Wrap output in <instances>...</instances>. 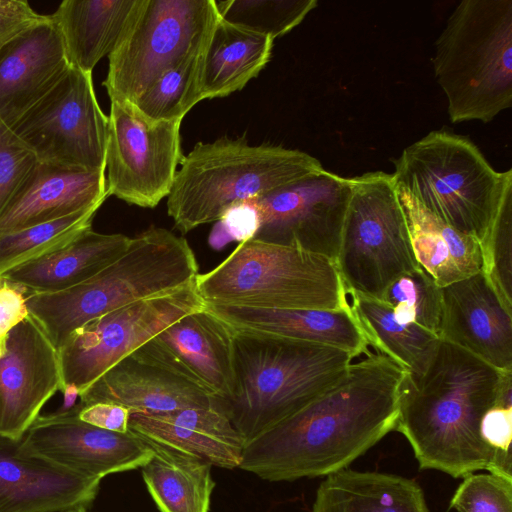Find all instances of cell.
Wrapping results in <instances>:
<instances>
[{
  "instance_id": "obj_33",
  "label": "cell",
  "mask_w": 512,
  "mask_h": 512,
  "mask_svg": "<svg viewBox=\"0 0 512 512\" xmlns=\"http://www.w3.org/2000/svg\"><path fill=\"white\" fill-rule=\"evenodd\" d=\"M199 56L189 57L161 74L130 103L134 111L150 122L182 121L201 101L198 91Z\"/></svg>"
},
{
  "instance_id": "obj_18",
  "label": "cell",
  "mask_w": 512,
  "mask_h": 512,
  "mask_svg": "<svg viewBox=\"0 0 512 512\" xmlns=\"http://www.w3.org/2000/svg\"><path fill=\"white\" fill-rule=\"evenodd\" d=\"M439 339L502 372L512 371V312L479 272L441 288Z\"/></svg>"
},
{
  "instance_id": "obj_20",
  "label": "cell",
  "mask_w": 512,
  "mask_h": 512,
  "mask_svg": "<svg viewBox=\"0 0 512 512\" xmlns=\"http://www.w3.org/2000/svg\"><path fill=\"white\" fill-rule=\"evenodd\" d=\"M71 67L50 15L0 50V120L12 128Z\"/></svg>"
},
{
  "instance_id": "obj_1",
  "label": "cell",
  "mask_w": 512,
  "mask_h": 512,
  "mask_svg": "<svg viewBox=\"0 0 512 512\" xmlns=\"http://www.w3.org/2000/svg\"><path fill=\"white\" fill-rule=\"evenodd\" d=\"M406 373L389 357L370 352L308 405L245 445L239 468L268 481L347 468L394 430Z\"/></svg>"
},
{
  "instance_id": "obj_13",
  "label": "cell",
  "mask_w": 512,
  "mask_h": 512,
  "mask_svg": "<svg viewBox=\"0 0 512 512\" xmlns=\"http://www.w3.org/2000/svg\"><path fill=\"white\" fill-rule=\"evenodd\" d=\"M182 121L150 122L129 103L111 102L105 174L108 195L142 208L168 197L181 148Z\"/></svg>"
},
{
  "instance_id": "obj_19",
  "label": "cell",
  "mask_w": 512,
  "mask_h": 512,
  "mask_svg": "<svg viewBox=\"0 0 512 512\" xmlns=\"http://www.w3.org/2000/svg\"><path fill=\"white\" fill-rule=\"evenodd\" d=\"M20 441L0 435V512H63L92 504L101 479L25 453Z\"/></svg>"
},
{
  "instance_id": "obj_21",
  "label": "cell",
  "mask_w": 512,
  "mask_h": 512,
  "mask_svg": "<svg viewBox=\"0 0 512 512\" xmlns=\"http://www.w3.org/2000/svg\"><path fill=\"white\" fill-rule=\"evenodd\" d=\"M81 406L109 402L130 413L159 414L223 403L199 385L132 352L80 395Z\"/></svg>"
},
{
  "instance_id": "obj_7",
  "label": "cell",
  "mask_w": 512,
  "mask_h": 512,
  "mask_svg": "<svg viewBox=\"0 0 512 512\" xmlns=\"http://www.w3.org/2000/svg\"><path fill=\"white\" fill-rule=\"evenodd\" d=\"M395 188L480 243L505 198L512 169L496 171L468 138L432 131L394 160Z\"/></svg>"
},
{
  "instance_id": "obj_37",
  "label": "cell",
  "mask_w": 512,
  "mask_h": 512,
  "mask_svg": "<svg viewBox=\"0 0 512 512\" xmlns=\"http://www.w3.org/2000/svg\"><path fill=\"white\" fill-rule=\"evenodd\" d=\"M457 512H512V480L493 473L464 477L451 501Z\"/></svg>"
},
{
  "instance_id": "obj_36",
  "label": "cell",
  "mask_w": 512,
  "mask_h": 512,
  "mask_svg": "<svg viewBox=\"0 0 512 512\" xmlns=\"http://www.w3.org/2000/svg\"><path fill=\"white\" fill-rule=\"evenodd\" d=\"M480 245L482 273L512 312V194L505 198Z\"/></svg>"
},
{
  "instance_id": "obj_43",
  "label": "cell",
  "mask_w": 512,
  "mask_h": 512,
  "mask_svg": "<svg viewBox=\"0 0 512 512\" xmlns=\"http://www.w3.org/2000/svg\"><path fill=\"white\" fill-rule=\"evenodd\" d=\"M63 512H90V511L88 510V507L79 506V507L68 509V510L63 511Z\"/></svg>"
},
{
  "instance_id": "obj_32",
  "label": "cell",
  "mask_w": 512,
  "mask_h": 512,
  "mask_svg": "<svg viewBox=\"0 0 512 512\" xmlns=\"http://www.w3.org/2000/svg\"><path fill=\"white\" fill-rule=\"evenodd\" d=\"M98 208L18 231L0 234V276L9 270L49 254L92 227Z\"/></svg>"
},
{
  "instance_id": "obj_23",
  "label": "cell",
  "mask_w": 512,
  "mask_h": 512,
  "mask_svg": "<svg viewBox=\"0 0 512 512\" xmlns=\"http://www.w3.org/2000/svg\"><path fill=\"white\" fill-rule=\"evenodd\" d=\"M129 430L201 457L212 466L234 469L239 468L242 460L244 443L230 421L224 402L159 414L130 413Z\"/></svg>"
},
{
  "instance_id": "obj_26",
  "label": "cell",
  "mask_w": 512,
  "mask_h": 512,
  "mask_svg": "<svg viewBox=\"0 0 512 512\" xmlns=\"http://www.w3.org/2000/svg\"><path fill=\"white\" fill-rule=\"evenodd\" d=\"M273 42L218 16L199 56L200 100L226 97L243 89L268 64Z\"/></svg>"
},
{
  "instance_id": "obj_34",
  "label": "cell",
  "mask_w": 512,
  "mask_h": 512,
  "mask_svg": "<svg viewBox=\"0 0 512 512\" xmlns=\"http://www.w3.org/2000/svg\"><path fill=\"white\" fill-rule=\"evenodd\" d=\"M379 300L391 307L399 322L420 326L439 338L441 287L420 265L396 278Z\"/></svg>"
},
{
  "instance_id": "obj_42",
  "label": "cell",
  "mask_w": 512,
  "mask_h": 512,
  "mask_svg": "<svg viewBox=\"0 0 512 512\" xmlns=\"http://www.w3.org/2000/svg\"><path fill=\"white\" fill-rule=\"evenodd\" d=\"M78 418L95 427L125 433L129 431L130 411L115 403L97 402L85 406L77 404Z\"/></svg>"
},
{
  "instance_id": "obj_31",
  "label": "cell",
  "mask_w": 512,
  "mask_h": 512,
  "mask_svg": "<svg viewBox=\"0 0 512 512\" xmlns=\"http://www.w3.org/2000/svg\"><path fill=\"white\" fill-rule=\"evenodd\" d=\"M349 295L352 298L351 309L369 345L407 373L421 374L440 339L420 326L399 322L391 307L379 299Z\"/></svg>"
},
{
  "instance_id": "obj_5",
  "label": "cell",
  "mask_w": 512,
  "mask_h": 512,
  "mask_svg": "<svg viewBox=\"0 0 512 512\" xmlns=\"http://www.w3.org/2000/svg\"><path fill=\"white\" fill-rule=\"evenodd\" d=\"M310 154L245 137L197 143L184 156L167 197L174 226L186 234L216 222L238 202L266 195L323 170Z\"/></svg>"
},
{
  "instance_id": "obj_12",
  "label": "cell",
  "mask_w": 512,
  "mask_h": 512,
  "mask_svg": "<svg viewBox=\"0 0 512 512\" xmlns=\"http://www.w3.org/2000/svg\"><path fill=\"white\" fill-rule=\"evenodd\" d=\"M204 307L194 281L90 320L72 332L58 350L63 386H75L80 395L163 329Z\"/></svg>"
},
{
  "instance_id": "obj_8",
  "label": "cell",
  "mask_w": 512,
  "mask_h": 512,
  "mask_svg": "<svg viewBox=\"0 0 512 512\" xmlns=\"http://www.w3.org/2000/svg\"><path fill=\"white\" fill-rule=\"evenodd\" d=\"M195 287L211 305L262 310L349 309L334 260L295 246L251 238L239 243Z\"/></svg>"
},
{
  "instance_id": "obj_11",
  "label": "cell",
  "mask_w": 512,
  "mask_h": 512,
  "mask_svg": "<svg viewBox=\"0 0 512 512\" xmlns=\"http://www.w3.org/2000/svg\"><path fill=\"white\" fill-rule=\"evenodd\" d=\"M11 129L39 163L105 170L108 116L97 101L92 73L71 66Z\"/></svg>"
},
{
  "instance_id": "obj_35",
  "label": "cell",
  "mask_w": 512,
  "mask_h": 512,
  "mask_svg": "<svg viewBox=\"0 0 512 512\" xmlns=\"http://www.w3.org/2000/svg\"><path fill=\"white\" fill-rule=\"evenodd\" d=\"M219 17L233 25L275 40L299 25L316 0H221Z\"/></svg>"
},
{
  "instance_id": "obj_27",
  "label": "cell",
  "mask_w": 512,
  "mask_h": 512,
  "mask_svg": "<svg viewBox=\"0 0 512 512\" xmlns=\"http://www.w3.org/2000/svg\"><path fill=\"white\" fill-rule=\"evenodd\" d=\"M131 237L88 228L65 246L9 270L5 276L29 293H53L86 281L116 259Z\"/></svg>"
},
{
  "instance_id": "obj_15",
  "label": "cell",
  "mask_w": 512,
  "mask_h": 512,
  "mask_svg": "<svg viewBox=\"0 0 512 512\" xmlns=\"http://www.w3.org/2000/svg\"><path fill=\"white\" fill-rule=\"evenodd\" d=\"M20 449L99 479L141 468L152 456L148 441L131 430L113 432L81 421L77 404L64 412L39 415L22 437Z\"/></svg>"
},
{
  "instance_id": "obj_6",
  "label": "cell",
  "mask_w": 512,
  "mask_h": 512,
  "mask_svg": "<svg viewBox=\"0 0 512 512\" xmlns=\"http://www.w3.org/2000/svg\"><path fill=\"white\" fill-rule=\"evenodd\" d=\"M452 123L492 121L512 105V0H463L435 42Z\"/></svg>"
},
{
  "instance_id": "obj_41",
  "label": "cell",
  "mask_w": 512,
  "mask_h": 512,
  "mask_svg": "<svg viewBox=\"0 0 512 512\" xmlns=\"http://www.w3.org/2000/svg\"><path fill=\"white\" fill-rule=\"evenodd\" d=\"M45 17L37 13L26 0H0V50Z\"/></svg>"
},
{
  "instance_id": "obj_29",
  "label": "cell",
  "mask_w": 512,
  "mask_h": 512,
  "mask_svg": "<svg viewBox=\"0 0 512 512\" xmlns=\"http://www.w3.org/2000/svg\"><path fill=\"white\" fill-rule=\"evenodd\" d=\"M312 512H428V508L414 480L345 468L321 482Z\"/></svg>"
},
{
  "instance_id": "obj_9",
  "label": "cell",
  "mask_w": 512,
  "mask_h": 512,
  "mask_svg": "<svg viewBox=\"0 0 512 512\" xmlns=\"http://www.w3.org/2000/svg\"><path fill=\"white\" fill-rule=\"evenodd\" d=\"M334 262L347 295L374 299L419 265L391 174L376 171L351 178Z\"/></svg>"
},
{
  "instance_id": "obj_16",
  "label": "cell",
  "mask_w": 512,
  "mask_h": 512,
  "mask_svg": "<svg viewBox=\"0 0 512 512\" xmlns=\"http://www.w3.org/2000/svg\"><path fill=\"white\" fill-rule=\"evenodd\" d=\"M62 386L58 350L29 315L10 332L0 358V435L21 440Z\"/></svg>"
},
{
  "instance_id": "obj_30",
  "label": "cell",
  "mask_w": 512,
  "mask_h": 512,
  "mask_svg": "<svg viewBox=\"0 0 512 512\" xmlns=\"http://www.w3.org/2000/svg\"><path fill=\"white\" fill-rule=\"evenodd\" d=\"M146 440L152 456L141 472L159 511L208 512L215 486L212 465L196 455Z\"/></svg>"
},
{
  "instance_id": "obj_4",
  "label": "cell",
  "mask_w": 512,
  "mask_h": 512,
  "mask_svg": "<svg viewBox=\"0 0 512 512\" xmlns=\"http://www.w3.org/2000/svg\"><path fill=\"white\" fill-rule=\"evenodd\" d=\"M196 256L188 241L150 226L111 263L86 281L53 293H29V315L57 350L85 323L136 301L167 294L195 281Z\"/></svg>"
},
{
  "instance_id": "obj_39",
  "label": "cell",
  "mask_w": 512,
  "mask_h": 512,
  "mask_svg": "<svg viewBox=\"0 0 512 512\" xmlns=\"http://www.w3.org/2000/svg\"><path fill=\"white\" fill-rule=\"evenodd\" d=\"M209 235V244L216 250L228 243H239L254 238L261 226V215L256 199L238 202L227 208Z\"/></svg>"
},
{
  "instance_id": "obj_3",
  "label": "cell",
  "mask_w": 512,
  "mask_h": 512,
  "mask_svg": "<svg viewBox=\"0 0 512 512\" xmlns=\"http://www.w3.org/2000/svg\"><path fill=\"white\" fill-rule=\"evenodd\" d=\"M233 332L234 383L223 402L244 446L324 393L354 358L322 344Z\"/></svg>"
},
{
  "instance_id": "obj_22",
  "label": "cell",
  "mask_w": 512,
  "mask_h": 512,
  "mask_svg": "<svg viewBox=\"0 0 512 512\" xmlns=\"http://www.w3.org/2000/svg\"><path fill=\"white\" fill-rule=\"evenodd\" d=\"M107 197L105 170L68 169L38 162L0 216V234L99 209Z\"/></svg>"
},
{
  "instance_id": "obj_38",
  "label": "cell",
  "mask_w": 512,
  "mask_h": 512,
  "mask_svg": "<svg viewBox=\"0 0 512 512\" xmlns=\"http://www.w3.org/2000/svg\"><path fill=\"white\" fill-rule=\"evenodd\" d=\"M37 163L34 153L0 120V216Z\"/></svg>"
},
{
  "instance_id": "obj_24",
  "label": "cell",
  "mask_w": 512,
  "mask_h": 512,
  "mask_svg": "<svg viewBox=\"0 0 512 512\" xmlns=\"http://www.w3.org/2000/svg\"><path fill=\"white\" fill-rule=\"evenodd\" d=\"M206 308L232 329L331 346L354 357L369 354L368 340L349 309L262 310L211 305Z\"/></svg>"
},
{
  "instance_id": "obj_17",
  "label": "cell",
  "mask_w": 512,
  "mask_h": 512,
  "mask_svg": "<svg viewBox=\"0 0 512 512\" xmlns=\"http://www.w3.org/2000/svg\"><path fill=\"white\" fill-rule=\"evenodd\" d=\"M233 334L205 306L163 329L134 353L225 400L234 383Z\"/></svg>"
},
{
  "instance_id": "obj_10",
  "label": "cell",
  "mask_w": 512,
  "mask_h": 512,
  "mask_svg": "<svg viewBox=\"0 0 512 512\" xmlns=\"http://www.w3.org/2000/svg\"><path fill=\"white\" fill-rule=\"evenodd\" d=\"M215 0H143L108 56L111 102L132 103L166 70L201 53L218 18Z\"/></svg>"
},
{
  "instance_id": "obj_14",
  "label": "cell",
  "mask_w": 512,
  "mask_h": 512,
  "mask_svg": "<svg viewBox=\"0 0 512 512\" xmlns=\"http://www.w3.org/2000/svg\"><path fill=\"white\" fill-rule=\"evenodd\" d=\"M350 196L351 178L323 169L256 197L261 226L254 238L335 261Z\"/></svg>"
},
{
  "instance_id": "obj_25",
  "label": "cell",
  "mask_w": 512,
  "mask_h": 512,
  "mask_svg": "<svg viewBox=\"0 0 512 512\" xmlns=\"http://www.w3.org/2000/svg\"><path fill=\"white\" fill-rule=\"evenodd\" d=\"M143 0H64L51 18L70 65L92 73L131 27Z\"/></svg>"
},
{
  "instance_id": "obj_2",
  "label": "cell",
  "mask_w": 512,
  "mask_h": 512,
  "mask_svg": "<svg viewBox=\"0 0 512 512\" xmlns=\"http://www.w3.org/2000/svg\"><path fill=\"white\" fill-rule=\"evenodd\" d=\"M503 374L444 340H439L421 374L406 373L394 430L408 440L421 469L454 478L479 470L501 476L496 454L481 438L480 425L497 403Z\"/></svg>"
},
{
  "instance_id": "obj_40",
  "label": "cell",
  "mask_w": 512,
  "mask_h": 512,
  "mask_svg": "<svg viewBox=\"0 0 512 512\" xmlns=\"http://www.w3.org/2000/svg\"><path fill=\"white\" fill-rule=\"evenodd\" d=\"M28 295L24 286L0 276V358L5 355L10 332L29 316Z\"/></svg>"
},
{
  "instance_id": "obj_28",
  "label": "cell",
  "mask_w": 512,
  "mask_h": 512,
  "mask_svg": "<svg viewBox=\"0 0 512 512\" xmlns=\"http://www.w3.org/2000/svg\"><path fill=\"white\" fill-rule=\"evenodd\" d=\"M397 193L417 263L438 286L482 272V251L477 239L444 223L405 192Z\"/></svg>"
}]
</instances>
